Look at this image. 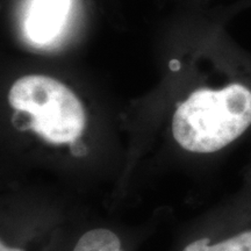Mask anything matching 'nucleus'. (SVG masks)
Listing matches in <instances>:
<instances>
[{
	"label": "nucleus",
	"instance_id": "1",
	"mask_svg": "<svg viewBox=\"0 0 251 251\" xmlns=\"http://www.w3.org/2000/svg\"><path fill=\"white\" fill-rule=\"evenodd\" d=\"M250 126L251 89L234 81L193 91L176 109L172 134L187 151L209 153L224 149Z\"/></svg>",
	"mask_w": 251,
	"mask_h": 251
},
{
	"label": "nucleus",
	"instance_id": "2",
	"mask_svg": "<svg viewBox=\"0 0 251 251\" xmlns=\"http://www.w3.org/2000/svg\"><path fill=\"white\" fill-rule=\"evenodd\" d=\"M8 102L27 113L33 130L49 143L72 144L85 128V109L76 93L47 75L18 78L8 91Z\"/></svg>",
	"mask_w": 251,
	"mask_h": 251
},
{
	"label": "nucleus",
	"instance_id": "3",
	"mask_svg": "<svg viewBox=\"0 0 251 251\" xmlns=\"http://www.w3.org/2000/svg\"><path fill=\"white\" fill-rule=\"evenodd\" d=\"M71 0H30L25 15V33L31 42L47 45L61 34L70 14Z\"/></svg>",
	"mask_w": 251,
	"mask_h": 251
},
{
	"label": "nucleus",
	"instance_id": "4",
	"mask_svg": "<svg viewBox=\"0 0 251 251\" xmlns=\"http://www.w3.org/2000/svg\"><path fill=\"white\" fill-rule=\"evenodd\" d=\"M72 251H124L120 238L108 229H92L81 236Z\"/></svg>",
	"mask_w": 251,
	"mask_h": 251
},
{
	"label": "nucleus",
	"instance_id": "5",
	"mask_svg": "<svg viewBox=\"0 0 251 251\" xmlns=\"http://www.w3.org/2000/svg\"><path fill=\"white\" fill-rule=\"evenodd\" d=\"M183 251H251V230L235 235L216 244H209L208 238L190 243Z\"/></svg>",
	"mask_w": 251,
	"mask_h": 251
},
{
	"label": "nucleus",
	"instance_id": "6",
	"mask_svg": "<svg viewBox=\"0 0 251 251\" xmlns=\"http://www.w3.org/2000/svg\"><path fill=\"white\" fill-rule=\"evenodd\" d=\"M0 251H24V250L19 249V248L8 247V246H6L4 242H1V246H0Z\"/></svg>",
	"mask_w": 251,
	"mask_h": 251
}]
</instances>
